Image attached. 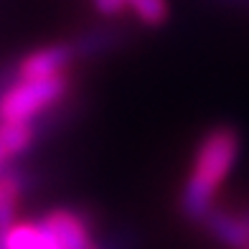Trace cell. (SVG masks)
I'll use <instances>...</instances> for the list:
<instances>
[{"label":"cell","mask_w":249,"mask_h":249,"mask_svg":"<svg viewBox=\"0 0 249 249\" xmlns=\"http://www.w3.org/2000/svg\"><path fill=\"white\" fill-rule=\"evenodd\" d=\"M242 153V132L234 124H213L201 135L194 150V163L183 188H180L178 209L180 213L201 224V219L216 206V194L231 176Z\"/></svg>","instance_id":"6da1fadb"},{"label":"cell","mask_w":249,"mask_h":249,"mask_svg":"<svg viewBox=\"0 0 249 249\" xmlns=\"http://www.w3.org/2000/svg\"><path fill=\"white\" fill-rule=\"evenodd\" d=\"M71 92V71L46 79H16L0 92V122H38Z\"/></svg>","instance_id":"7a4b0ae2"},{"label":"cell","mask_w":249,"mask_h":249,"mask_svg":"<svg viewBox=\"0 0 249 249\" xmlns=\"http://www.w3.org/2000/svg\"><path fill=\"white\" fill-rule=\"evenodd\" d=\"M38 224L51 234V239L61 249H89L97 242L92 213L82 209H51L38 219Z\"/></svg>","instance_id":"3957f363"},{"label":"cell","mask_w":249,"mask_h":249,"mask_svg":"<svg viewBox=\"0 0 249 249\" xmlns=\"http://www.w3.org/2000/svg\"><path fill=\"white\" fill-rule=\"evenodd\" d=\"M71 64H76V53L71 43L64 41V43H49V46L33 49L13 66L18 79H46V76L69 74Z\"/></svg>","instance_id":"277c9868"},{"label":"cell","mask_w":249,"mask_h":249,"mask_svg":"<svg viewBox=\"0 0 249 249\" xmlns=\"http://www.w3.org/2000/svg\"><path fill=\"white\" fill-rule=\"evenodd\" d=\"M201 226L226 249H249V216L247 213L224 209V206H213L201 219Z\"/></svg>","instance_id":"5b68a950"},{"label":"cell","mask_w":249,"mask_h":249,"mask_svg":"<svg viewBox=\"0 0 249 249\" xmlns=\"http://www.w3.org/2000/svg\"><path fill=\"white\" fill-rule=\"evenodd\" d=\"M122 41V33L117 28H109V26H97V28H89L71 43V49L76 53V61H84V59H97V56L107 53V51H115Z\"/></svg>","instance_id":"8992f818"},{"label":"cell","mask_w":249,"mask_h":249,"mask_svg":"<svg viewBox=\"0 0 249 249\" xmlns=\"http://www.w3.org/2000/svg\"><path fill=\"white\" fill-rule=\"evenodd\" d=\"M8 249H61L38 221H16L5 231Z\"/></svg>","instance_id":"52a82bcc"},{"label":"cell","mask_w":249,"mask_h":249,"mask_svg":"<svg viewBox=\"0 0 249 249\" xmlns=\"http://www.w3.org/2000/svg\"><path fill=\"white\" fill-rule=\"evenodd\" d=\"M124 8L132 10V16L148 28H160L171 18L168 0H124Z\"/></svg>","instance_id":"ba28073f"},{"label":"cell","mask_w":249,"mask_h":249,"mask_svg":"<svg viewBox=\"0 0 249 249\" xmlns=\"http://www.w3.org/2000/svg\"><path fill=\"white\" fill-rule=\"evenodd\" d=\"M92 5L99 16L105 18H115L124 10V0H92Z\"/></svg>","instance_id":"9c48e42d"},{"label":"cell","mask_w":249,"mask_h":249,"mask_svg":"<svg viewBox=\"0 0 249 249\" xmlns=\"http://www.w3.org/2000/svg\"><path fill=\"white\" fill-rule=\"evenodd\" d=\"M221 3H231V5H249V0H221Z\"/></svg>","instance_id":"30bf717a"},{"label":"cell","mask_w":249,"mask_h":249,"mask_svg":"<svg viewBox=\"0 0 249 249\" xmlns=\"http://www.w3.org/2000/svg\"><path fill=\"white\" fill-rule=\"evenodd\" d=\"M0 249H8V247H5V231L0 234Z\"/></svg>","instance_id":"8fae6325"},{"label":"cell","mask_w":249,"mask_h":249,"mask_svg":"<svg viewBox=\"0 0 249 249\" xmlns=\"http://www.w3.org/2000/svg\"><path fill=\"white\" fill-rule=\"evenodd\" d=\"M247 216H249V213H247Z\"/></svg>","instance_id":"7c38bea8"}]
</instances>
